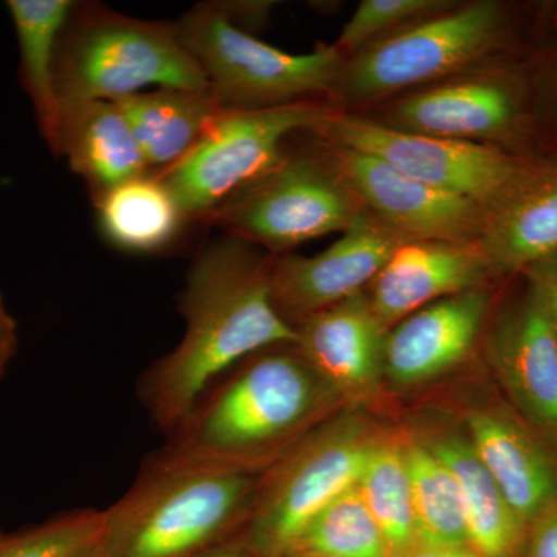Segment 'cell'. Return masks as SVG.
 <instances>
[{
  "mask_svg": "<svg viewBox=\"0 0 557 557\" xmlns=\"http://www.w3.org/2000/svg\"><path fill=\"white\" fill-rule=\"evenodd\" d=\"M273 259L247 240L226 236L190 267L178 304L185 336L146 370L138 386L143 405L164 434L234 366L265 348L296 343V329L274 306Z\"/></svg>",
  "mask_w": 557,
  "mask_h": 557,
  "instance_id": "1",
  "label": "cell"
},
{
  "mask_svg": "<svg viewBox=\"0 0 557 557\" xmlns=\"http://www.w3.org/2000/svg\"><path fill=\"white\" fill-rule=\"evenodd\" d=\"M346 406L295 343L278 344L205 388L161 450L201 467L260 475Z\"/></svg>",
  "mask_w": 557,
  "mask_h": 557,
  "instance_id": "2",
  "label": "cell"
},
{
  "mask_svg": "<svg viewBox=\"0 0 557 557\" xmlns=\"http://www.w3.org/2000/svg\"><path fill=\"white\" fill-rule=\"evenodd\" d=\"M259 475L201 467L160 450L104 511L109 557H203L247 527Z\"/></svg>",
  "mask_w": 557,
  "mask_h": 557,
  "instance_id": "3",
  "label": "cell"
},
{
  "mask_svg": "<svg viewBox=\"0 0 557 557\" xmlns=\"http://www.w3.org/2000/svg\"><path fill=\"white\" fill-rule=\"evenodd\" d=\"M148 86L209 89L175 22L135 20L108 7L75 3L58 42L60 112L65 104L116 101Z\"/></svg>",
  "mask_w": 557,
  "mask_h": 557,
  "instance_id": "4",
  "label": "cell"
},
{
  "mask_svg": "<svg viewBox=\"0 0 557 557\" xmlns=\"http://www.w3.org/2000/svg\"><path fill=\"white\" fill-rule=\"evenodd\" d=\"M381 431L369 409L346 406L260 474L244 530L249 552L287 555L311 520L357 485Z\"/></svg>",
  "mask_w": 557,
  "mask_h": 557,
  "instance_id": "5",
  "label": "cell"
},
{
  "mask_svg": "<svg viewBox=\"0 0 557 557\" xmlns=\"http://www.w3.org/2000/svg\"><path fill=\"white\" fill-rule=\"evenodd\" d=\"M175 25L223 109L313 102L338 87L346 65L336 44L302 54L278 50L237 27L218 3H199Z\"/></svg>",
  "mask_w": 557,
  "mask_h": 557,
  "instance_id": "6",
  "label": "cell"
},
{
  "mask_svg": "<svg viewBox=\"0 0 557 557\" xmlns=\"http://www.w3.org/2000/svg\"><path fill=\"white\" fill-rule=\"evenodd\" d=\"M518 36L511 7L487 0L454 7L359 50L344 65L338 87L348 100H379L504 53Z\"/></svg>",
  "mask_w": 557,
  "mask_h": 557,
  "instance_id": "7",
  "label": "cell"
},
{
  "mask_svg": "<svg viewBox=\"0 0 557 557\" xmlns=\"http://www.w3.org/2000/svg\"><path fill=\"white\" fill-rule=\"evenodd\" d=\"M330 113L314 101L222 110L178 163L156 175L174 194L186 220H207L282 159L285 139L317 131Z\"/></svg>",
  "mask_w": 557,
  "mask_h": 557,
  "instance_id": "8",
  "label": "cell"
},
{
  "mask_svg": "<svg viewBox=\"0 0 557 557\" xmlns=\"http://www.w3.org/2000/svg\"><path fill=\"white\" fill-rule=\"evenodd\" d=\"M362 212L329 159L284 152L269 172L205 222L277 258L306 242L344 233Z\"/></svg>",
  "mask_w": 557,
  "mask_h": 557,
  "instance_id": "9",
  "label": "cell"
},
{
  "mask_svg": "<svg viewBox=\"0 0 557 557\" xmlns=\"http://www.w3.org/2000/svg\"><path fill=\"white\" fill-rule=\"evenodd\" d=\"M314 134L329 145L368 153L418 182L475 201L486 212L536 159L483 143L398 131L347 113H330Z\"/></svg>",
  "mask_w": 557,
  "mask_h": 557,
  "instance_id": "10",
  "label": "cell"
},
{
  "mask_svg": "<svg viewBox=\"0 0 557 557\" xmlns=\"http://www.w3.org/2000/svg\"><path fill=\"white\" fill-rule=\"evenodd\" d=\"M383 124L536 157L533 78L527 67L505 65L474 78L442 84L399 100Z\"/></svg>",
  "mask_w": 557,
  "mask_h": 557,
  "instance_id": "11",
  "label": "cell"
},
{
  "mask_svg": "<svg viewBox=\"0 0 557 557\" xmlns=\"http://www.w3.org/2000/svg\"><path fill=\"white\" fill-rule=\"evenodd\" d=\"M519 278L486 324L483 357L498 394L557 445V336L541 285L528 273Z\"/></svg>",
  "mask_w": 557,
  "mask_h": 557,
  "instance_id": "12",
  "label": "cell"
},
{
  "mask_svg": "<svg viewBox=\"0 0 557 557\" xmlns=\"http://www.w3.org/2000/svg\"><path fill=\"white\" fill-rule=\"evenodd\" d=\"M327 159L361 208L403 240L475 244L486 211L368 153L329 145Z\"/></svg>",
  "mask_w": 557,
  "mask_h": 557,
  "instance_id": "13",
  "label": "cell"
},
{
  "mask_svg": "<svg viewBox=\"0 0 557 557\" xmlns=\"http://www.w3.org/2000/svg\"><path fill=\"white\" fill-rule=\"evenodd\" d=\"M403 242L364 211L324 251L310 258L273 259L274 306L296 327L319 311L364 293Z\"/></svg>",
  "mask_w": 557,
  "mask_h": 557,
  "instance_id": "14",
  "label": "cell"
},
{
  "mask_svg": "<svg viewBox=\"0 0 557 557\" xmlns=\"http://www.w3.org/2000/svg\"><path fill=\"white\" fill-rule=\"evenodd\" d=\"M461 409L480 460L523 527L557 502V445L519 416L493 386Z\"/></svg>",
  "mask_w": 557,
  "mask_h": 557,
  "instance_id": "15",
  "label": "cell"
},
{
  "mask_svg": "<svg viewBox=\"0 0 557 557\" xmlns=\"http://www.w3.org/2000/svg\"><path fill=\"white\" fill-rule=\"evenodd\" d=\"M493 307L490 287L429 304L387 330L384 384L409 391L434 383L467 361L485 332Z\"/></svg>",
  "mask_w": 557,
  "mask_h": 557,
  "instance_id": "16",
  "label": "cell"
},
{
  "mask_svg": "<svg viewBox=\"0 0 557 557\" xmlns=\"http://www.w3.org/2000/svg\"><path fill=\"white\" fill-rule=\"evenodd\" d=\"M296 347L347 406L369 409L386 391L387 329L370 306L368 292L296 325Z\"/></svg>",
  "mask_w": 557,
  "mask_h": 557,
  "instance_id": "17",
  "label": "cell"
},
{
  "mask_svg": "<svg viewBox=\"0 0 557 557\" xmlns=\"http://www.w3.org/2000/svg\"><path fill=\"white\" fill-rule=\"evenodd\" d=\"M491 278L497 277L478 242L410 240L395 249L368 296L388 330L429 304L486 287Z\"/></svg>",
  "mask_w": 557,
  "mask_h": 557,
  "instance_id": "18",
  "label": "cell"
},
{
  "mask_svg": "<svg viewBox=\"0 0 557 557\" xmlns=\"http://www.w3.org/2000/svg\"><path fill=\"white\" fill-rule=\"evenodd\" d=\"M406 429L456 480L467 515L469 547L482 557H519L525 527L480 460L463 426L431 413L416 418Z\"/></svg>",
  "mask_w": 557,
  "mask_h": 557,
  "instance_id": "19",
  "label": "cell"
},
{
  "mask_svg": "<svg viewBox=\"0 0 557 557\" xmlns=\"http://www.w3.org/2000/svg\"><path fill=\"white\" fill-rule=\"evenodd\" d=\"M478 244L497 278L519 276L557 255V160H533L486 212Z\"/></svg>",
  "mask_w": 557,
  "mask_h": 557,
  "instance_id": "20",
  "label": "cell"
},
{
  "mask_svg": "<svg viewBox=\"0 0 557 557\" xmlns=\"http://www.w3.org/2000/svg\"><path fill=\"white\" fill-rule=\"evenodd\" d=\"M54 156L69 160L89 186L94 201L109 190L150 174L126 116L115 101L62 106Z\"/></svg>",
  "mask_w": 557,
  "mask_h": 557,
  "instance_id": "21",
  "label": "cell"
},
{
  "mask_svg": "<svg viewBox=\"0 0 557 557\" xmlns=\"http://www.w3.org/2000/svg\"><path fill=\"white\" fill-rule=\"evenodd\" d=\"M115 102L134 132L150 174L178 163L225 110L211 87L139 91Z\"/></svg>",
  "mask_w": 557,
  "mask_h": 557,
  "instance_id": "22",
  "label": "cell"
},
{
  "mask_svg": "<svg viewBox=\"0 0 557 557\" xmlns=\"http://www.w3.org/2000/svg\"><path fill=\"white\" fill-rule=\"evenodd\" d=\"M75 2L70 0H10L20 47L21 83L30 98L40 135L51 150L57 146L60 101L57 94V51L61 33Z\"/></svg>",
  "mask_w": 557,
  "mask_h": 557,
  "instance_id": "23",
  "label": "cell"
},
{
  "mask_svg": "<svg viewBox=\"0 0 557 557\" xmlns=\"http://www.w3.org/2000/svg\"><path fill=\"white\" fill-rule=\"evenodd\" d=\"M100 226L115 247L157 252L174 240L186 218L163 180L146 174L95 201Z\"/></svg>",
  "mask_w": 557,
  "mask_h": 557,
  "instance_id": "24",
  "label": "cell"
},
{
  "mask_svg": "<svg viewBox=\"0 0 557 557\" xmlns=\"http://www.w3.org/2000/svg\"><path fill=\"white\" fill-rule=\"evenodd\" d=\"M357 487L376 520L391 557L416 544L418 527L401 429H386L373 442Z\"/></svg>",
  "mask_w": 557,
  "mask_h": 557,
  "instance_id": "25",
  "label": "cell"
},
{
  "mask_svg": "<svg viewBox=\"0 0 557 557\" xmlns=\"http://www.w3.org/2000/svg\"><path fill=\"white\" fill-rule=\"evenodd\" d=\"M401 434L412 486L418 541L469 545L463 500L449 469L408 429L403 428Z\"/></svg>",
  "mask_w": 557,
  "mask_h": 557,
  "instance_id": "26",
  "label": "cell"
},
{
  "mask_svg": "<svg viewBox=\"0 0 557 557\" xmlns=\"http://www.w3.org/2000/svg\"><path fill=\"white\" fill-rule=\"evenodd\" d=\"M289 553H313L329 557H391L386 537L362 500L357 485L322 509L287 555Z\"/></svg>",
  "mask_w": 557,
  "mask_h": 557,
  "instance_id": "27",
  "label": "cell"
},
{
  "mask_svg": "<svg viewBox=\"0 0 557 557\" xmlns=\"http://www.w3.org/2000/svg\"><path fill=\"white\" fill-rule=\"evenodd\" d=\"M104 533V511L76 509L14 533L0 531V557H76Z\"/></svg>",
  "mask_w": 557,
  "mask_h": 557,
  "instance_id": "28",
  "label": "cell"
},
{
  "mask_svg": "<svg viewBox=\"0 0 557 557\" xmlns=\"http://www.w3.org/2000/svg\"><path fill=\"white\" fill-rule=\"evenodd\" d=\"M445 0H362L344 25L336 47L354 53L418 21L454 9Z\"/></svg>",
  "mask_w": 557,
  "mask_h": 557,
  "instance_id": "29",
  "label": "cell"
},
{
  "mask_svg": "<svg viewBox=\"0 0 557 557\" xmlns=\"http://www.w3.org/2000/svg\"><path fill=\"white\" fill-rule=\"evenodd\" d=\"M545 73L533 78L534 156L557 160V50Z\"/></svg>",
  "mask_w": 557,
  "mask_h": 557,
  "instance_id": "30",
  "label": "cell"
},
{
  "mask_svg": "<svg viewBox=\"0 0 557 557\" xmlns=\"http://www.w3.org/2000/svg\"><path fill=\"white\" fill-rule=\"evenodd\" d=\"M519 557H557V502L527 527Z\"/></svg>",
  "mask_w": 557,
  "mask_h": 557,
  "instance_id": "31",
  "label": "cell"
},
{
  "mask_svg": "<svg viewBox=\"0 0 557 557\" xmlns=\"http://www.w3.org/2000/svg\"><path fill=\"white\" fill-rule=\"evenodd\" d=\"M525 273L536 278L537 284L541 285L557 336V255L537 263L536 267L525 271Z\"/></svg>",
  "mask_w": 557,
  "mask_h": 557,
  "instance_id": "32",
  "label": "cell"
},
{
  "mask_svg": "<svg viewBox=\"0 0 557 557\" xmlns=\"http://www.w3.org/2000/svg\"><path fill=\"white\" fill-rule=\"evenodd\" d=\"M17 344H20V336H17L16 321L0 293V379L5 375L11 359L16 355Z\"/></svg>",
  "mask_w": 557,
  "mask_h": 557,
  "instance_id": "33",
  "label": "cell"
},
{
  "mask_svg": "<svg viewBox=\"0 0 557 557\" xmlns=\"http://www.w3.org/2000/svg\"><path fill=\"white\" fill-rule=\"evenodd\" d=\"M392 557H482L469 545L434 544L417 541Z\"/></svg>",
  "mask_w": 557,
  "mask_h": 557,
  "instance_id": "34",
  "label": "cell"
},
{
  "mask_svg": "<svg viewBox=\"0 0 557 557\" xmlns=\"http://www.w3.org/2000/svg\"><path fill=\"white\" fill-rule=\"evenodd\" d=\"M203 557H248L245 555L244 549L233 547V545H223V547L212 549Z\"/></svg>",
  "mask_w": 557,
  "mask_h": 557,
  "instance_id": "35",
  "label": "cell"
},
{
  "mask_svg": "<svg viewBox=\"0 0 557 557\" xmlns=\"http://www.w3.org/2000/svg\"><path fill=\"white\" fill-rule=\"evenodd\" d=\"M76 557H109L108 547H106L104 536L97 542V544L91 545V547L84 549Z\"/></svg>",
  "mask_w": 557,
  "mask_h": 557,
  "instance_id": "36",
  "label": "cell"
},
{
  "mask_svg": "<svg viewBox=\"0 0 557 557\" xmlns=\"http://www.w3.org/2000/svg\"><path fill=\"white\" fill-rule=\"evenodd\" d=\"M548 21L549 24L553 25V27H557V7H552V11H549Z\"/></svg>",
  "mask_w": 557,
  "mask_h": 557,
  "instance_id": "37",
  "label": "cell"
},
{
  "mask_svg": "<svg viewBox=\"0 0 557 557\" xmlns=\"http://www.w3.org/2000/svg\"><path fill=\"white\" fill-rule=\"evenodd\" d=\"M284 557H329L322 555H313V553H289V555Z\"/></svg>",
  "mask_w": 557,
  "mask_h": 557,
  "instance_id": "38",
  "label": "cell"
}]
</instances>
